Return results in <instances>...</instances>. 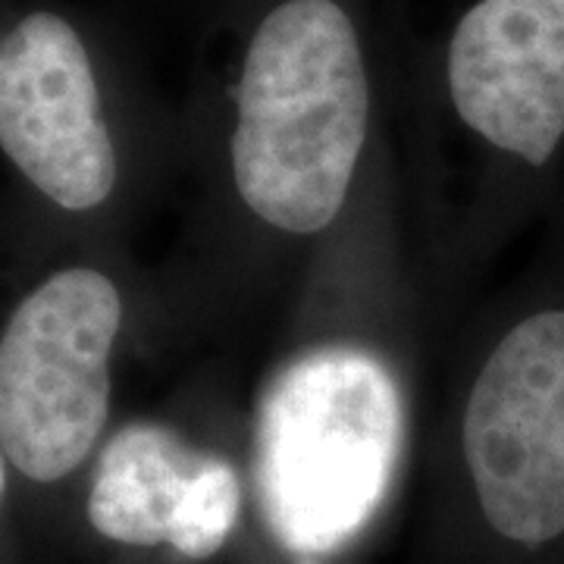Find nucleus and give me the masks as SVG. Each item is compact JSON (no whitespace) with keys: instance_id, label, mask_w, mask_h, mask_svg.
Returning <instances> with one entry per match:
<instances>
[{"instance_id":"39448f33","label":"nucleus","mask_w":564,"mask_h":564,"mask_svg":"<svg viewBox=\"0 0 564 564\" xmlns=\"http://www.w3.org/2000/svg\"><path fill=\"white\" fill-rule=\"evenodd\" d=\"M248 511L242 443L173 417H132L88 464L91 530L129 549H170L185 562L220 555Z\"/></svg>"},{"instance_id":"f03ea898","label":"nucleus","mask_w":564,"mask_h":564,"mask_svg":"<svg viewBox=\"0 0 564 564\" xmlns=\"http://www.w3.org/2000/svg\"><path fill=\"white\" fill-rule=\"evenodd\" d=\"M361 22L345 0H270L248 20L198 161L173 314L229 336L289 299L383 151Z\"/></svg>"},{"instance_id":"20e7f679","label":"nucleus","mask_w":564,"mask_h":564,"mask_svg":"<svg viewBox=\"0 0 564 564\" xmlns=\"http://www.w3.org/2000/svg\"><path fill=\"white\" fill-rule=\"evenodd\" d=\"M0 154L69 217L120 195L122 158L91 51L54 10H32L0 35Z\"/></svg>"},{"instance_id":"423d86ee","label":"nucleus","mask_w":564,"mask_h":564,"mask_svg":"<svg viewBox=\"0 0 564 564\" xmlns=\"http://www.w3.org/2000/svg\"><path fill=\"white\" fill-rule=\"evenodd\" d=\"M7 486H10V462H7V452L0 443V505L7 499Z\"/></svg>"},{"instance_id":"7ed1b4c3","label":"nucleus","mask_w":564,"mask_h":564,"mask_svg":"<svg viewBox=\"0 0 564 564\" xmlns=\"http://www.w3.org/2000/svg\"><path fill=\"white\" fill-rule=\"evenodd\" d=\"M126 292L98 263L44 273L0 329V443L10 470L57 486L88 470L113 414Z\"/></svg>"},{"instance_id":"f257e3e1","label":"nucleus","mask_w":564,"mask_h":564,"mask_svg":"<svg viewBox=\"0 0 564 564\" xmlns=\"http://www.w3.org/2000/svg\"><path fill=\"white\" fill-rule=\"evenodd\" d=\"M436 351L402 180L377 158L289 299L239 436L248 511L292 564H326L380 524L426 443Z\"/></svg>"}]
</instances>
